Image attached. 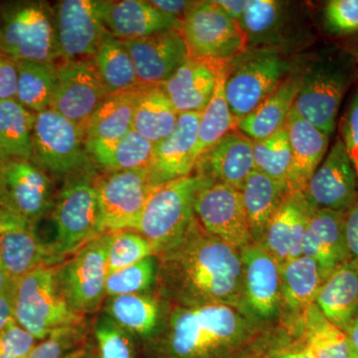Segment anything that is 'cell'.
Returning <instances> with one entry per match:
<instances>
[{
    "label": "cell",
    "instance_id": "1",
    "mask_svg": "<svg viewBox=\"0 0 358 358\" xmlns=\"http://www.w3.org/2000/svg\"><path fill=\"white\" fill-rule=\"evenodd\" d=\"M160 278L164 289L183 308L244 307L239 250L207 232L199 220L178 245L162 253Z\"/></svg>",
    "mask_w": 358,
    "mask_h": 358
},
{
    "label": "cell",
    "instance_id": "2",
    "mask_svg": "<svg viewBox=\"0 0 358 358\" xmlns=\"http://www.w3.org/2000/svg\"><path fill=\"white\" fill-rule=\"evenodd\" d=\"M256 339L237 308L181 307L171 315L152 358H243Z\"/></svg>",
    "mask_w": 358,
    "mask_h": 358
},
{
    "label": "cell",
    "instance_id": "3",
    "mask_svg": "<svg viewBox=\"0 0 358 358\" xmlns=\"http://www.w3.org/2000/svg\"><path fill=\"white\" fill-rule=\"evenodd\" d=\"M350 52L327 51L299 70L300 89L294 108L306 121L331 138L343 99L355 79Z\"/></svg>",
    "mask_w": 358,
    "mask_h": 358
},
{
    "label": "cell",
    "instance_id": "4",
    "mask_svg": "<svg viewBox=\"0 0 358 358\" xmlns=\"http://www.w3.org/2000/svg\"><path fill=\"white\" fill-rule=\"evenodd\" d=\"M214 181L195 173L159 186L150 195L136 224L152 243L155 253H164L178 245L197 220L194 201L200 190Z\"/></svg>",
    "mask_w": 358,
    "mask_h": 358
},
{
    "label": "cell",
    "instance_id": "5",
    "mask_svg": "<svg viewBox=\"0 0 358 358\" xmlns=\"http://www.w3.org/2000/svg\"><path fill=\"white\" fill-rule=\"evenodd\" d=\"M0 52L16 62L61 59L55 7L33 0L0 4Z\"/></svg>",
    "mask_w": 358,
    "mask_h": 358
},
{
    "label": "cell",
    "instance_id": "6",
    "mask_svg": "<svg viewBox=\"0 0 358 358\" xmlns=\"http://www.w3.org/2000/svg\"><path fill=\"white\" fill-rule=\"evenodd\" d=\"M96 171L64 178L53 209L55 239L48 245V266L62 262L100 236Z\"/></svg>",
    "mask_w": 358,
    "mask_h": 358
},
{
    "label": "cell",
    "instance_id": "7",
    "mask_svg": "<svg viewBox=\"0 0 358 358\" xmlns=\"http://www.w3.org/2000/svg\"><path fill=\"white\" fill-rule=\"evenodd\" d=\"M13 308L15 322L37 341L81 324V315L61 291L57 270L50 266L34 268L13 282Z\"/></svg>",
    "mask_w": 358,
    "mask_h": 358
},
{
    "label": "cell",
    "instance_id": "8",
    "mask_svg": "<svg viewBox=\"0 0 358 358\" xmlns=\"http://www.w3.org/2000/svg\"><path fill=\"white\" fill-rule=\"evenodd\" d=\"M32 162L47 174L66 178L96 171L86 148L85 131L55 110L36 114Z\"/></svg>",
    "mask_w": 358,
    "mask_h": 358
},
{
    "label": "cell",
    "instance_id": "9",
    "mask_svg": "<svg viewBox=\"0 0 358 358\" xmlns=\"http://www.w3.org/2000/svg\"><path fill=\"white\" fill-rule=\"evenodd\" d=\"M294 68L282 52L256 49L241 58L225 83V95L235 121H242L268 98Z\"/></svg>",
    "mask_w": 358,
    "mask_h": 358
},
{
    "label": "cell",
    "instance_id": "10",
    "mask_svg": "<svg viewBox=\"0 0 358 358\" xmlns=\"http://www.w3.org/2000/svg\"><path fill=\"white\" fill-rule=\"evenodd\" d=\"M181 23L190 57L206 62H229L248 49L236 21L213 1H192Z\"/></svg>",
    "mask_w": 358,
    "mask_h": 358
},
{
    "label": "cell",
    "instance_id": "11",
    "mask_svg": "<svg viewBox=\"0 0 358 358\" xmlns=\"http://www.w3.org/2000/svg\"><path fill=\"white\" fill-rule=\"evenodd\" d=\"M101 234L134 230L155 185L148 167L96 178Z\"/></svg>",
    "mask_w": 358,
    "mask_h": 358
},
{
    "label": "cell",
    "instance_id": "12",
    "mask_svg": "<svg viewBox=\"0 0 358 358\" xmlns=\"http://www.w3.org/2000/svg\"><path fill=\"white\" fill-rule=\"evenodd\" d=\"M110 237V233L96 237L57 268L61 291L78 315L95 312L102 305L108 278Z\"/></svg>",
    "mask_w": 358,
    "mask_h": 358
},
{
    "label": "cell",
    "instance_id": "13",
    "mask_svg": "<svg viewBox=\"0 0 358 358\" xmlns=\"http://www.w3.org/2000/svg\"><path fill=\"white\" fill-rule=\"evenodd\" d=\"M110 0H62L55 7L61 60L93 58L108 34Z\"/></svg>",
    "mask_w": 358,
    "mask_h": 358
},
{
    "label": "cell",
    "instance_id": "14",
    "mask_svg": "<svg viewBox=\"0 0 358 358\" xmlns=\"http://www.w3.org/2000/svg\"><path fill=\"white\" fill-rule=\"evenodd\" d=\"M93 58L62 61L50 108L86 131L95 110L109 96Z\"/></svg>",
    "mask_w": 358,
    "mask_h": 358
},
{
    "label": "cell",
    "instance_id": "15",
    "mask_svg": "<svg viewBox=\"0 0 358 358\" xmlns=\"http://www.w3.org/2000/svg\"><path fill=\"white\" fill-rule=\"evenodd\" d=\"M54 206L48 174L32 160L0 162V209L37 223Z\"/></svg>",
    "mask_w": 358,
    "mask_h": 358
},
{
    "label": "cell",
    "instance_id": "16",
    "mask_svg": "<svg viewBox=\"0 0 358 358\" xmlns=\"http://www.w3.org/2000/svg\"><path fill=\"white\" fill-rule=\"evenodd\" d=\"M194 213L204 230L233 248L253 244L240 190L218 182L207 185L195 199Z\"/></svg>",
    "mask_w": 358,
    "mask_h": 358
},
{
    "label": "cell",
    "instance_id": "17",
    "mask_svg": "<svg viewBox=\"0 0 358 358\" xmlns=\"http://www.w3.org/2000/svg\"><path fill=\"white\" fill-rule=\"evenodd\" d=\"M301 14L294 2L248 0L239 25L248 48L282 52L300 38Z\"/></svg>",
    "mask_w": 358,
    "mask_h": 358
},
{
    "label": "cell",
    "instance_id": "18",
    "mask_svg": "<svg viewBox=\"0 0 358 358\" xmlns=\"http://www.w3.org/2000/svg\"><path fill=\"white\" fill-rule=\"evenodd\" d=\"M303 195L315 210L348 213L358 201V176L341 138L313 174Z\"/></svg>",
    "mask_w": 358,
    "mask_h": 358
},
{
    "label": "cell",
    "instance_id": "19",
    "mask_svg": "<svg viewBox=\"0 0 358 358\" xmlns=\"http://www.w3.org/2000/svg\"><path fill=\"white\" fill-rule=\"evenodd\" d=\"M122 43L133 59L138 82L143 86H160L190 57L180 30H169Z\"/></svg>",
    "mask_w": 358,
    "mask_h": 358
},
{
    "label": "cell",
    "instance_id": "20",
    "mask_svg": "<svg viewBox=\"0 0 358 358\" xmlns=\"http://www.w3.org/2000/svg\"><path fill=\"white\" fill-rule=\"evenodd\" d=\"M0 258L13 282L48 266V247L37 235L36 223L0 209Z\"/></svg>",
    "mask_w": 358,
    "mask_h": 358
},
{
    "label": "cell",
    "instance_id": "21",
    "mask_svg": "<svg viewBox=\"0 0 358 358\" xmlns=\"http://www.w3.org/2000/svg\"><path fill=\"white\" fill-rule=\"evenodd\" d=\"M243 267L244 305L250 312L268 319L281 301V267L261 245L240 250Z\"/></svg>",
    "mask_w": 358,
    "mask_h": 358
},
{
    "label": "cell",
    "instance_id": "22",
    "mask_svg": "<svg viewBox=\"0 0 358 358\" xmlns=\"http://www.w3.org/2000/svg\"><path fill=\"white\" fill-rule=\"evenodd\" d=\"M201 113L179 114L171 136L155 145L148 169L157 186L190 176L196 166L193 157Z\"/></svg>",
    "mask_w": 358,
    "mask_h": 358
},
{
    "label": "cell",
    "instance_id": "23",
    "mask_svg": "<svg viewBox=\"0 0 358 358\" xmlns=\"http://www.w3.org/2000/svg\"><path fill=\"white\" fill-rule=\"evenodd\" d=\"M315 209L303 192L288 193L271 219L261 246L282 265L301 256V243Z\"/></svg>",
    "mask_w": 358,
    "mask_h": 358
},
{
    "label": "cell",
    "instance_id": "24",
    "mask_svg": "<svg viewBox=\"0 0 358 358\" xmlns=\"http://www.w3.org/2000/svg\"><path fill=\"white\" fill-rule=\"evenodd\" d=\"M197 173L214 182L241 192L247 179L255 171L253 141L238 129L230 131L197 160Z\"/></svg>",
    "mask_w": 358,
    "mask_h": 358
},
{
    "label": "cell",
    "instance_id": "25",
    "mask_svg": "<svg viewBox=\"0 0 358 358\" xmlns=\"http://www.w3.org/2000/svg\"><path fill=\"white\" fill-rule=\"evenodd\" d=\"M345 217L343 211L315 210L303 234L301 255L317 262L324 281L339 265L348 261Z\"/></svg>",
    "mask_w": 358,
    "mask_h": 358
},
{
    "label": "cell",
    "instance_id": "26",
    "mask_svg": "<svg viewBox=\"0 0 358 358\" xmlns=\"http://www.w3.org/2000/svg\"><path fill=\"white\" fill-rule=\"evenodd\" d=\"M291 145L287 189L288 193L303 192L308 181L329 152V136L313 127L293 108L287 120Z\"/></svg>",
    "mask_w": 358,
    "mask_h": 358
},
{
    "label": "cell",
    "instance_id": "27",
    "mask_svg": "<svg viewBox=\"0 0 358 358\" xmlns=\"http://www.w3.org/2000/svg\"><path fill=\"white\" fill-rule=\"evenodd\" d=\"M106 23L113 36L126 41L169 30H181L182 21L162 13L150 1L122 0L110 1Z\"/></svg>",
    "mask_w": 358,
    "mask_h": 358
},
{
    "label": "cell",
    "instance_id": "28",
    "mask_svg": "<svg viewBox=\"0 0 358 358\" xmlns=\"http://www.w3.org/2000/svg\"><path fill=\"white\" fill-rule=\"evenodd\" d=\"M216 72L212 62L189 57L160 85L178 114L201 113L213 95Z\"/></svg>",
    "mask_w": 358,
    "mask_h": 358
},
{
    "label": "cell",
    "instance_id": "29",
    "mask_svg": "<svg viewBox=\"0 0 358 358\" xmlns=\"http://www.w3.org/2000/svg\"><path fill=\"white\" fill-rule=\"evenodd\" d=\"M315 305L343 331L358 317V267L352 261L339 265L324 280Z\"/></svg>",
    "mask_w": 358,
    "mask_h": 358
},
{
    "label": "cell",
    "instance_id": "30",
    "mask_svg": "<svg viewBox=\"0 0 358 358\" xmlns=\"http://www.w3.org/2000/svg\"><path fill=\"white\" fill-rule=\"evenodd\" d=\"M299 70L292 71L282 83L251 114L238 122L237 129L252 141H261L285 128L300 89Z\"/></svg>",
    "mask_w": 358,
    "mask_h": 358
},
{
    "label": "cell",
    "instance_id": "31",
    "mask_svg": "<svg viewBox=\"0 0 358 358\" xmlns=\"http://www.w3.org/2000/svg\"><path fill=\"white\" fill-rule=\"evenodd\" d=\"M143 85L136 88L110 94L99 106L85 131L86 140L115 141L133 129L136 103Z\"/></svg>",
    "mask_w": 358,
    "mask_h": 358
},
{
    "label": "cell",
    "instance_id": "32",
    "mask_svg": "<svg viewBox=\"0 0 358 358\" xmlns=\"http://www.w3.org/2000/svg\"><path fill=\"white\" fill-rule=\"evenodd\" d=\"M86 148L95 166L110 173L148 167L155 145L131 129L119 140H86Z\"/></svg>",
    "mask_w": 358,
    "mask_h": 358
},
{
    "label": "cell",
    "instance_id": "33",
    "mask_svg": "<svg viewBox=\"0 0 358 358\" xmlns=\"http://www.w3.org/2000/svg\"><path fill=\"white\" fill-rule=\"evenodd\" d=\"M241 193L253 244H260L268 222L288 194V189L286 185L255 169Z\"/></svg>",
    "mask_w": 358,
    "mask_h": 358
},
{
    "label": "cell",
    "instance_id": "34",
    "mask_svg": "<svg viewBox=\"0 0 358 358\" xmlns=\"http://www.w3.org/2000/svg\"><path fill=\"white\" fill-rule=\"evenodd\" d=\"M216 72V84L213 95L206 108L200 114L199 136L195 145V162L209 148L213 147L225 134L237 129L225 95V83L230 72L229 62H212Z\"/></svg>",
    "mask_w": 358,
    "mask_h": 358
},
{
    "label": "cell",
    "instance_id": "35",
    "mask_svg": "<svg viewBox=\"0 0 358 358\" xmlns=\"http://www.w3.org/2000/svg\"><path fill=\"white\" fill-rule=\"evenodd\" d=\"M322 282L319 265L310 257L301 255L285 264L281 267L280 307L301 317L305 310L315 303Z\"/></svg>",
    "mask_w": 358,
    "mask_h": 358
},
{
    "label": "cell",
    "instance_id": "36",
    "mask_svg": "<svg viewBox=\"0 0 358 358\" xmlns=\"http://www.w3.org/2000/svg\"><path fill=\"white\" fill-rule=\"evenodd\" d=\"M178 117L162 87L145 86L136 103L133 129L155 145L173 133Z\"/></svg>",
    "mask_w": 358,
    "mask_h": 358
},
{
    "label": "cell",
    "instance_id": "37",
    "mask_svg": "<svg viewBox=\"0 0 358 358\" xmlns=\"http://www.w3.org/2000/svg\"><path fill=\"white\" fill-rule=\"evenodd\" d=\"M36 114L15 99L0 102V162L32 160V138Z\"/></svg>",
    "mask_w": 358,
    "mask_h": 358
},
{
    "label": "cell",
    "instance_id": "38",
    "mask_svg": "<svg viewBox=\"0 0 358 358\" xmlns=\"http://www.w3.org/2000/svg\"><path fill=\"white\" fill-rule=\"evenodd\" d=\"M301 343L315 358H350L352 348L343 329L324 317L315 303L301 317Z\"/></svg>",
    "mask_w": 358,
    "mask_h": 358
},
{
    "label": "cell",
    "instance_id": "39",
    "mask_svg": "<svg viewBox=\"0 0 358 358\" xmlns=\"http://www.w3.org/2000/svg\"><path fill=\"white\" fill-rule=\"evenodd\" d=\"M93 60L110 95L140 86L129 51L122 40L110 33L99 46Z\"/></svg>",
    "mask_w": 358,
    "mask_h": 358
},
{
    "label": "cell",
    "instance_id": "40",
    "mask_svg": "<svg viewBox=\"0 0 358 358\" xmlns=\"http://www.w3.org/2000/svg\"><path fill=\"white\" fill-rule=\"evenodd\" d=\"M17 68L15 100L34 114L48 110L57 81V65L21 61Z\"/></svg>",
    "mask_w": 358,
    "mask_h": 358
},
{
    "label": "cell",
    "instance_id": "41",
    "mask_svg": "<svg viewBox=\"0 0 358 358\" xmlns=\"http://www.w3.org/2000/svg\"><path fill=\"white\" fill-rule=\"evenodd\" d=\"M106 312L124 331L140 336H150L159 322L157 301L141 294L109 296Z\"/></svg>",
    "mask_w": 358,
    "mask_h": 358
},
{
    "label": "cell",
    "instance_id": "42",
    "mask_svg": "<svg viewBox=\"0 0 358 358\" xmlns=\"http://www.w3.org/2000/svg\"><path fill=\"white\" fill-rule=\"evenodd\" d=\"M255 169L287 186L292 152L286 128L261 141H253Z\"/></svg>",
    "mask_w": 358,
    "mask_h": 358
},
{
    "label": "cell",
    "instance_id": "43",
    "mask_svg": "<svg viewBox=\"0 0 358 358\" xmlns=\"http://www.w3.org/2000/svg\"><path fill=\"white\" fill-rule=\"evenodd\" d=\"M155 254L154 246L140 233L133 230L110 233L107 254L108 275L141 262Z\"/></svg>",
    "mask_w": 358,
    "mask_h": 358
},
{
    "label": "cell",
    "instance_id": "44",
    "mask_svg": "<svg viewBox=\"0 0 358 358\" xmlns=\"http://www.w3.org/2000/svg\"><path fill=\"white\" fill-rule=\"evenodd\" d=\"M155 274L157 265L154 256L148 257L141 262L108 275L106 294L115 296L140 294L152 284Z\"/></svg>",
    "mask_w": 358,
    "mask_h": 358
},
{
    "label": "cell",
    "instance_id": "45",
    "mask_svg": "<svg viewBox=\"0 0 358 358\" xmlns=\"http://www.w3.org/2000/svg\"><path fill=\"white\" fill-rule=\"evenodd\" d=\"M109 315L96 320L95 336L99 358H136L131 336Z\"/></svg>",
    "mask_w": 358,
    "mask_h": 358
},
{
    "label": "cell",
    "instance_id": "46",
    "mask_svg": "<svg viewBox=\"0 0 358 358\" xmlns=\"http://www.w3.org/2000/svg\"><path fill=\"white\" fill-rule=\"evenodd\" d=\"M324 31L333 37L358 34V0H329L322 9Z\"/></svg>",
    "mask_w": 358,
    "mask_h": 358
},
{
    "label": "cell",
    "instance_id": "47",
    "mask_svg": "<svg viewBox=\"0 0 358 358\" xmlns=\"http://www.w3.org/2000/svg\"><path fill=\"white\" fill-rule=\"evenodd\" d=\"M81 331L79 326L56 331L41 341L26 358H67L79 348Z\"/></svg>",
    "mask_w": 358,
    "mask_h": 358
},
{
    "label": "cell",
    "instance_id": "48",
    "mask_svg": "<svg viewBox=\"0 0 358 358\" xmlns=\"http://www.w3.org/2000/svg\"><path fill=\"white\" fill-rule=\"evenodd\" d=\"M36 341L13 320L0 331V358H26L37 345Z\"/></svg>",
    "mask_w": 358,
    "mask_h": 358
},
{
    "label": "cell",
    "instance_id": "49",
    "mask_svg": "<svg viewBox=\"0 0 358 358\" xmlns=\"http://www.w3.org/2000/svg\"><path fill=\"white\" fill-rule=\"evenodd\" d=\"M341 138L348 157L358 176V88L353 94L343 122H341Z\"/></svg>",
    "mask_w": 358,
    "mask_h": 358
},
{
    "label": "cell",
    "instance_id": "50",
    "mask_svg": "<svg viewBox=\"0 0 358 358\" xmlns=\"http://www.w3.org/2000/svg\"><path fill=\"white\" fill-rule=\"evenodd\" d=\"M244 358H299L296 341L256 339Z\"/></svg>",
    "mask_w": 358,
    "mask_h": 358
},
{
    "label": "cell",
    "instance_id": "51",
    "mask_svg": "<svg viewBox=\"0 0 358 358\" xmlns=\"http://www.w3.org/2000/svg\"><path fill=\"white\" fill-rule=\"evenodd\" d=\"M17 78V62L0 52V102L15 99Z\"/></svg>",
    "mask_w": 358,
    "mask_h": 358
},
{
    "label": "cell",
    "instance_id": "52",
    "mask_svg": "<svg viewBox=\"0 0 358 358\" xmlns=\"http://www.w3.org/2000/svg\"><path fill=\"white\" fill-rule=\"evenodd\" d=\"M345 240L348 260L352 261L358 267V201L346 213Z\"/></svg>",
    "mask_w": 358,
    "mask_h": 358
},
{
    "label": "cell",
    "instance_id": "53",
    "mask_svg": "<svg viewBox=\"0 0 358 358\" xmlns=\"http://www.w3.org/2000/svg\"><path fill=\"white\" fill-rule=\"evenodd\" d=\"M150 2L152 6L159 9L162 13L174 16L181 20L192 4V1H185V0H154V1Z\"/></svg>",
    "mask_w": 358,
    "mask_h": 358
},
{
    "label": "cell",
    "instance_id": "54",
    "mask_svg": "<svg viewBox=\"0 0 358 358\" xmlns=\"http://www.w3.org/2000/svg\"><path fill=\"white\" fill-rule=\"evenodd\" d=\"M213 2L239 24L248 0H213Z\"/></svg>",
    "mask_w": 358,
    "mask_h": 358
},
{
    "label": "cell",
    "instance_id": "55",
    "mask_svg": "<svg viewBox=\"0 0 358 358\" xmlns=\"http://www.w3.org/2000/svg\"><path fill=\"white\" fill-rule=\"evenodd\" d=\"M13 320V291L0 294V331Z\"/></svg>",
    "mask_w": 358,
    "mask_h": 358
},
{
    "label": "cell",
    "instance_id": "56",
    "mask_svg": "<svg viewBox=\"0 0 358 358\" xmlns=\"http://www.w3.org/2000/svg\"><path fill=\"white\" fill-rule=\"evenodd\" d=\"M345 333L348 336L352 350L358 355V317L348 327Z\"/></svg>",
    "mask_w": 358,
    "mask_h": 358
},
{
    "label": "cell",
    "instance_id": "57",
    "mask_svg": "<svg viewBox=\"0 0 358 358\" xmlns=\"http://www.w3.org/2000/svg\"><path fill=\"white\" fill-rule=\"evenodd\" d=\"M13 282L7 274L1 258H0V294L13 291Z\"/></svg>",
    "mask_w": 358,
    "mask_h": 358
},
{
    "label": "cell",
    "instance_id": "58",
    "mask_svg": "<svg viewBox=\"0 0 358 358\" xmlns=\"http://www.w3.org/2000/svg\"><path fill=\"white\" fill-rule=\"evenodd\" d=\"M296 355L299 358H315L307 346L303 345L300 341H296Z\"/></svg>",
    "mask_w": 358,
    "mask_h": 358
},
{
    "label": "cell",
    "instance_id": "59",
    "mask_svg": "<svg viewBox=\"0 0 358 358\" xmlns=\"http://www.w3.org/2000/svg\"><path fill=\"white\" fill-rule=\"evenodd\" d=\"M67 358H98L89 350L85 348H78L74 352L71 353Z\"/></svg>",
    "mask_w": 358,
    "mask_h": 358
},
{
    "label": "cell",
    "instance_id": "60",
    "mask_svg": "<svg viewBox=\"0 0 358 358\" xmlns=\"http://www.w3.org/2000/svg\"><path fill=\"white\" fill-rule=\"evenodd\" d=\"M350 55L352 56L353 60L355 62L358 64V44L355 46V48L353 49L352 52H350Z\"/></svg>",
    "mask_w": 358,
    "mask_h": 358
},
{
    "label": "cell",
    "instance_id": "61",
    "mask_svg": "<svg viewBox=\"0 0 358 358\" xmlns=\"http://www.w3.org/2000/svg\"><path fill=\"white\" fill-rule=\"evenodd\" d=\"M350 358H358V355L355 352V350H352V355H350Z\"/></svg>",
    "mask_w": 358,
    "mask_h": 358
}]
</instances>
